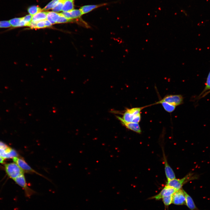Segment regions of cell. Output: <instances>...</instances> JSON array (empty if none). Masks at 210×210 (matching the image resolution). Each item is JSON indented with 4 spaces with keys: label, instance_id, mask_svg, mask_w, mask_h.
Here are the masks:
<instances>
[{
    "label": "cell",
    "instance_id": "obj_1",
    "mask_svg": "<svg viewBox=\"0 0 210 210\" xmlns=\"http://www.w3.org/2000/svg\"><path fill=\"white\" fill-rule=\"evenodd\" d=\"M145 107L128 109L123 113L122 118L127 122L139 123L141 120V112Z\"/></svg>",
    "mask_w": 210,
    "mask_h": 210
},
{
    "label": "cell",
    "instance_id": "obj_2",
    "mask_svg": "<svg viewBox=\"0 0 210 210\" xmlns=\"http://www.w3.org/2000/svg\"><path fill=\"white\" fill-rule=\"evenodd\" d=\"M15 183L21 187L24 190L25 196L28 198L36 194L37 192L30 188L27 184L24 174L20 175L13 180Z\"/></svg>",
    "mask_w": 210,
    "mask_h": 210
},
{
    "label": "cell",
    "instance_id": "obj_3",
    "mask_svg": "<svg viewBox=\"0 0 210 210\" xmlns=\"http://www.w3.org/2000/svg\"><path fill=\"white\" fill-rule=\"evenodd\" d=\"M5 168L8 175L13 180L24 173L23 171L15 163L6 164Z\"/></svg>",
    "mask_w": 210,
    "mask_h": 210
},
{
    "label": "cell",
    "instance_id": "obj_4",
    "mask_svg": "<svg viewBox=\"0 0 210 210\" xmlns=\"http://www.w3.org/2000/svg\"><path fill=\"white\" fill-rule=\"evenodd\" d=\"M196 178L192 174H189L183 178L178 179L176 178L167 181L166 186L173 188L178 190L181 188L183 185L187 182Z\"/></svg>",
    "mask_w": 210,
    "mask_h": 210
},
{
    "label": "cell",
    "instance_id": "obj_5",
    "mask_svg": "<svg viewBox=\"0 0 210 210\" xmlns=\"http://www.w3.org/2000/svg\"><path fill=\"white\" fill-rule=\"evenodd\" d=\"M13 159V161L24 172L29 173H34L46 178H47L45 176L33 169L23 158L18 157H14Z\"/></svg>",
    "mask_w": 210,
    "mask_h": 210
},
{
    "label": "cell",
    "instance_id": "obj_6",
    "mask_svg": "<svg viewBox=\"0 0 210 210\" xmlns=\"http://www.w3.org/2000/svg\"><path fill=\"white\" fill-rule=\"evenodd\" d=\"M172 203L176 205H186L185 191L181 189L177 190L172 195Z\"/></svg>",
    "mask_w": 210,
    "mask_h": 210
},
{
    "label": "cell",
    "instance_id": "obj_7",
    "mask_svg": "<svg viewBox=\"0 0 210 210\" xmlns=\"http://www.w3.org/2000/svg\"><path fill=\"white\" fill-rule=\"evenodd\" d=\"M183 98L180 94H172L167 95L159 102H164L169 103L175 106L182 104Z\"/></svg>",
    "mask_w": 210,
    "mask_h": 210
},
{
    "label": "cell",
    "instance_id": "obj_8",
    "mask_svg": "<svg viewBox=\"0 0 210 210\" xmlns=\"http://www.w3.org/2000/svg\"><path fill=\"white\" fill-rule=\"evenodd\" d=\"M177 190L173 188L166 185L158 194L153 197L152 198L159 200L164 197L172 195Z\"/></svg>",
    "mask_w": 210,
    "mask_h": 210
},
{
    "label": "cell",
    "instance_id": "obj_9",
    "mask_svg": "<svg viewBox=\"0 0 210 210\" xmlns=\"http://www.w3.org/2000/svg\"><path fill=\"white\" fill-rule=\"evenodd\" d=\"M117 117L122 124L127 128L137 133H141V131L139 123L127 122L125 121L122 118L118 116Z\"/></svg>",
    "mask_w": 210,
    "mask_h": 210
},
{
    "label": "cell",
    "instance_id": "obj_10",
    "mask_svg": "<svg viewBox=\"0 0 210 210\" xmlns=\"http://www.w3.org/2000/svg\"><path fill=\"white\" fill-rule=\"evenodd\" d=\"M164 155L165 174L167 181H169L175 178L176 177L174 171L168 164L166 157Z\"/></svg>",
    "mask_w": 210,
    "mask_h": 210
},
{
    "label": "cell",
    "instance_id": "obj_11",
    "mask_svg": "<svg viewBox=\"0 0 210 210\" xmlns=\"http://www.w3.org/2000/svg\"><path fill=\"white\" fill-rule=\"evenodd\" d=\"M107 4V3H103L97 5H87L81 7L80 10L83 15L97 8L104 6Z\"/></svg>",
    "mask_w": 210,
    "mask_h": 210
},
{
    "label": "cell",
    "instance_id": "obj_12",
    "mask_svg": "<svg viewBox=\"0 0 210 210\" xmlns=\"http://www.w3.org/2000/svg\"><path fill=\"white\" fill-rule=\"evenodd\" d=\"M47 12H39L32 16V21L36 23L47 19Z\"/></svg>",
    "mask_w": 210,
    "mask_h": 210
},
{
    "label": "cell",
    "instance_id": "obj_13",
    "mask_svg": "<svg viewBox=\"0 0 210 210\" xmlns=\"http://www.w3.org/2000/svg\"><path fill=\"white\" fill-rule=\"evenodd\" d=\"M186 205L190 210H199L192 198L185 191Z\"/></svg>",
    "mask_w": 210,
    "mask_h": 210
},
{
    "label": "cell",
    "instance_id": "obj_14",
    "mask_svg": "<svg viewBox=\"0 0 210 210\" xmlns=\"http://www.w3.org/2000/svg\"><path fill=\"white\" fill-rule=\"evenodd\" d=\"M60 13L54 12H48L47 13V19L52 24L56 23Z\"/></svg>",
    "mask_w": 210,
    "mask_h": 210
},
{
    "label": "cell",
    "instance_id": "obj_15",
    "mask_svg": "<svg viewBox=\"0 0 210 210\" xmlns=\"http://www.w3.org/2000/svg\"><path fill=\"white\" fill-rule=\"evenodd\" d=\"M161 104L164 109L167 112L169 113L173 111L176 107L175 106L164 102H160L158 101L153 104Z\"/></svg>",
    "mask_w": 210,
    "mask_h": 210
},
{
    "label": "cell",
    "instance_id": "obj_16",
    "mask_svg": "<svg viewBox=\"0 0 210 210\" xmlns=\"http://www.w3.org/2000/svg\"><path fill=\"white\" fill-rule=\"evenodd\" d=\"M73 1L65 0L64 2L62 11L63 12L69 11L74 9Z\"/></svg>",
    "mask_w": 210,
    "mask_h": 210
},
{
    "label": "cell",
    "instance_id": "obj_17",
    "mask_svg": "<svg viewBox=\"0 0 210 210\" xmlns=\"http://www.w3.org/2000/svg\"><path fill=\"white\" fill-rule=\"evenodd\" d=\"M42 10V9L39 6H31L28 9V13L30 15H33Z\"/></svg>",
    "mask_w": 210,
    "mask_h": 210
},
{
    "label": "cell",
    "instance_id": "obj_18",
    "mask_svg": "<svg viewBox=\"0 0 210 210\" xmlns=\"http://www.w3.org/2000/svg\"><path fill=\"white\" fill-rule=\"evenodd\" d=\"M69 11L71 14L72 19L79 18L82 15L80 9H73Z\"/></svg>",
    "mask_w": 210,
    "mask_h": 210
},
{
    "label": "cell",
    "instance_id": "obj_19",
    "mask_svg": "<svg viewBox=\"0 0 210 210\" xmlns=\"http://www.w3.org/2000/svg\"><path fill=\"white\" fill-rule=\"evenodd\" d=\"M65 0H60L56 5L52 8L54 12H58L62 10L64 3Z\"/></svg>",
    "mask_w": 210,
    "mask_h": 210
},
{
    "label": "cell",
    "instance_id": "obj_20",
    "mask_svg": "<svg viewBox=\"0 0 210 210\" xmlns=\"http://www.w3.org/2000/svg\"><path fill=\"white\" fill-rule=\"evenodd\" d=\"M21 19L22 18H15L11 19L9 21L11 26L14 27H19L20 22Z\"/></svg>",
    "mask_w": 210,
    "mask_h": 210
},
{
    "label": "cell",
    "instance_id": "obj_21",
    "mask_svg": "<svg viewBox=\"0 0 210 210\" xmlns=\"http://www.w3.org/2000/svg\"><path fill=\"white\" fill-rule=\"evenodd\" d=\"M60 0H52L48 3L43 9L42 10H47L52 8L58 3Z\"/></svg>",
    "mask_w": 210,
    "mask_h": 210
},
{
    "label": "cell",
    "instance_id": "obj_22",
    "mask_svg": "<svg viewBox=\"0 0 210 210\" xmlns=\"http://www.w3.org/2000/svg\"><path fill=\"white\" fill-rule=\"evenodd\" d=\"M162 199L164 204L166 206H169L172 202V195L164 197Z\"/></svg>",
    "mask_w": 210,
    "mask_h": 210
},
{
    "label": "cell",
    "instance_id": "obj_23",
    "mask_svg": "<svg viewBox=\"0 0 210 210\" xmlns=\"http://www.w3.org/2000/svg\"><path fill=\"white\" fill-rule=\"evenodd\" d=\"M71 20L67 19L60 13V15L56 23H65L70 21Z\"/></svg>",
    "mask_w": 210,
    "mask_h": 210
},
{
    "label": "cell",
    "instance_id": "obj_24",
    "mask_svg": "<svg viewBox=\"0 0 210 210\" xmlns=\"http://www.w3.org/2000/svg\"><path fill=\"white\" fill-rule=\"evenodd\" d=\"M32 16L31 15H27L24 17H22V19L25 22L26 26H28L32 21Z\"/></svg>",
    "mask_w": 210,
    "mask_h": 210
},
{
    "label": "cell",
    "instance_id": "obj_25",
    "mask_svg": "<svg viewBox=\"0 0 210 210\" xmlns=\"http://www.w3.org/2000/svg\"><path fill=\"white\" fill-rule=\"evenodd\" d=\"M0 148L4 150L7 153L9 152L12 149L6 144L1 141H0Z\"/></svg>",
    "mask_w": 210,
    "mask_h": 210
},
{
    "label": "cell",
    "instance_id": "obj_26",
    "mask_svg": "<svg viewBox=\"0 0 210 210\" xmlns=\"http://www.w3.org/2000/svg\"><path fill=\"white\" fill-rule=\"evenodd\" d=\"M11 25L8 21H0V28H8L10 27Z\"/></svg>",
    "mask_w": 210,
    "mask_h": 210
},
{
    "label": "cell",
    "instance_id": "obj_27",
    "mask_svg": "<svg viewBox=\"0 0 210 210\" xmlns=\"http://www.w3.org/2000/svg\"><path fill=\"white\" fill-rule=\"evenodd\" d=\"M210 90V71L208 76L204 91Z\"/></svg>",
    "mask_w": 210,
    "mask_h": 210
},
{
    "label": "cell",
    "instance_id": "obj_28",
    "mask_svg": "<svg viewBox=\"0 0 210 210\" xmlns=\"http://www.w3.org/2000/svg\"><path fill=\"white\" fill-rule=\"evenodd\" d=\"M46 27L45 20H41L37 23L36 28H41Z\"/></svg>",
    "mask_w": 210,
    "mask_h": 210
},
{
    "label": "cell",
    "instance_id": "obj_29",
    "mask_svg": "<svg viewBox=\"0 0 210 210\" xmlns=\"http://www.w3.org/2000/svg\"><path fill=\"white\" fill-rule=\"evenodd\" d=\"M0 156L5 158H7V153L4 150L0 148Z\"/></svg>",
    "mask_w": 210,
    "mask_h": 210
},
{
    "label": "cell",
    "instance_id": "obj_30",
    "mask_svg": "<svg viewBox=\"0 0 210 210\" xmlns=\"http://www.w3.org/2000/svg\"><path fill=\"white\" fill-rule=\"evenodd\" d=\"M37 23L32 21L30 22L29 26L32 28H36Z\"/></svg>",
    "mask_w": 210,
    "mask_h": 210
},
{
    "label": "cell",
    "instance_id": "obj_31",
    "mask_svg": "<svg viewBox=\"0 0 210 210\" xmlns=\"http://www.w3.org/2000/svg\"><path fill=\"white\" fill-rule=\"evenodd\" d=\"M45 25L46 27H49L51 26L52 24L47 20H45Z\"/></svg>",
    "mask_w": 210,
    "mask_h": 210
},
{
    "label": "cell",
    "instance_id": "obj_32",
    "mask_svg": "<svg viewBox=\"0 0 210 210\" xmlns=\"http://www.w3.org/2000/svg\"><path fill=\"white\" fill-rule=\"evenodd\" d=\"M4 158L0 156V163H3Z\"/></svg>",
    "mask_w": 210,
    "mask_h": 210
},
{
    "label": "cell",
    "instance_id": "obj_33",
    "mask_svg": "<svg viewBox=\"0 0 210 210\" xmlns=\"http://www.w3.org/2000/svg\"><path fill=\"white\" fill-rule=\"evenodd\" d=\"M72 0V1H73L74 0Z\"/></svg>",
    "mask_w": 210,
    "mask_h": 210
}]
</instances>
